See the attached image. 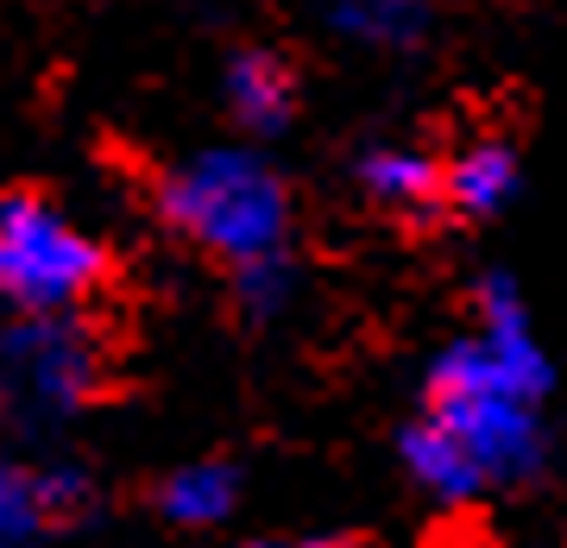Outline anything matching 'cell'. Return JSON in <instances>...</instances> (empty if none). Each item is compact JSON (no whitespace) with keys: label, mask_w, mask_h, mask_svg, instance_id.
<instances>
[{"label":"cell","mask_w":567,"mask_h":548,"mask_svg":"<svg viewBox=\"0 0 567 548\" xmlns=\"http://www.w3.org/2000/svg\"><path fill=\"white\" fill-rule=\"evenodd\" d=\"M234 505H240V479H234V467H221V461H189V467H177L158 492V510L183 529L227 524Z\"/></svg>","instance_id":"8fae6325"},{"label":"cell","mask_w":567,"mask_h":548,"mask_svg":"<svg viewBox=\"0 0 567 548\" xmlns=\"http://www.w3.org/2000/svg\"><path fill=\"white\" fill-rule=\"evenodd\" d=\"M322 20L365 51H410L429 39L435 0H322Z\"/></svg>","instance_id":"30bf717a"},{"label":"cell","mask_w":567,"mask_h":548,"mask_svg":"<svg viewBox=\"0 0 567 548\" xmlns=\"http://www.w3.org/2000/svg\"><path fill=\"white\" fill-rule=\"evenodd\" d=\"M353 177H360L365 203L391 208V215H423L442 203V164L423 145H365Z\"/></svg>","instance_id":"52a82bcc"},{"label":"cell","mask_w":567,"mask_h":548,"mask_svg":"<svg viewBox=\"0 0 567 548\" xmlns=\"http://www.w3.org/2000/svg\"><path fill=\"white\" fill-rule=\"evenodd\" d=\"M548 353L529 328V309L511 278L480 285V322L461 341H447L429 365L423 416L442 423L473 454L486 486H524L548 467L543 428Z\"/></svg>","instance_id":"6da1fadb"},{"label":"cell","mask_w":567,"mask_h":548,"mask_svg":"<svg viewBox=\"0 0 567 548\" xmlns=\"http://www.w3.org/2000/svg\"><path fill=\"white\" fill-rule=\"evenodd\" d=\"M107 252L44 196L0 203V303L13 316H70L102 285Z\"/></svg>","instance_id":"3957f363"},{"label":"cell","mask_w":567,"mask_h":548,"mask_svg":"<svg viewBox=\"0 0 567 548\" xmlns=\"http://www.w3.org/2000/svg\"><path fill=\"white\" fill-rule=\"evenodd\" d=\"M234 297H240L246 316H278L290 303V265H259V271H240L234 278Z\"/></svg>","instance_id":"7c38bea8"},{"label":"cell","mask_w":567,"mask_h":548,"mask_svg":"<svg viewBox=\"0 0 567 548\" xmlns=\"http://www.w3.org/2000/svg\"><path fill=\"white\" fill-rule=\"evenodd\" d=\"M404 473L435 498V505H466V498L486 492V473L473 467V454H466L442 423H429V416H416V423L404 428Z\"/></svg>","instance_id":"9c48e42d"},{"label":"cell","mask_w":567,"mask_h":548,"mask_svg":"<svg viewBox=\"0 0 567 548\" xmlns=\"http://www.w3.org/2000/svg\"><path fill=\"white\" fill-rule=\"evenodd\" d=\"M89 505V479L70 467H25L0 454V548H32L39 536Z\"/></svg>","instance_id":"5b68a950"},{"label":"cell","mask_w":567,"mask_h":548,"mask_svg":"<svg viewBox=\"0 0 567 548\" xmlns=\"http://www.w3.org/2000/svg\"><path fill=\"white\" fill-rule=\"evenodd\" d=\"M102 353L76 316H7L0 322V416L13 428H58L89 410Z\"/></svg>","instance_id":"277c9868"},{"label":"cell","mask_w":567,"mask_h":548,"mask_svg":"<svg viewBox=\"0 0 567 548\" xmlns=\"http://www.w3.org/2000/svg\"><path fill=\"white\" fill-rule=\"evenodd\" d=\"M158 208L189 246L227 265V278L290 265V189L246 145H208L171 164L158 183Z\"/></svg>","instance_id":"7a4b0ae2"},{"label":"cell","mask_w":567,"mask_h":548,"mask_svg":"<svg viewBox=\"0 0 567 548\" xmlns=\"http://www.w3.org/2000/svg\"><path fill=\"white\" fill-rule=\"evenodd\" d=\"M221 102L240 121V133H278L297 114V76L271 51H240L221 76Z\"/></svg>","instance_id":"ba28073f"},{"label":"cell","mask_w":567,"mask_h":548,"mask_svg":"<svg viewBox=\"0 0 567 548\" xmlns=\"http://www.w3.org/2000/svg\"><path fill=\"white\" fill-rule=\"evenodd\" d=\"M517 177L524 170H517V152L505 139H473L442 164V203L454 215H466V221H492V215L511 208Z\"/></svg>","instance_id":"8992f818"},{"label":"cell","mask_w":567,"mask_h":548,"mask_svg":"<svg viewBox=\"0 0 567 548\" xmlns=\"http://www.w3.org/2000/svg\"><path fill=\"white\" fill-rule=\"evenodd\" d=\"M240 548H347V542H334V536H259V542Z\"/></svg>","instance_id":"4fadbf2b"}]
</instances>
